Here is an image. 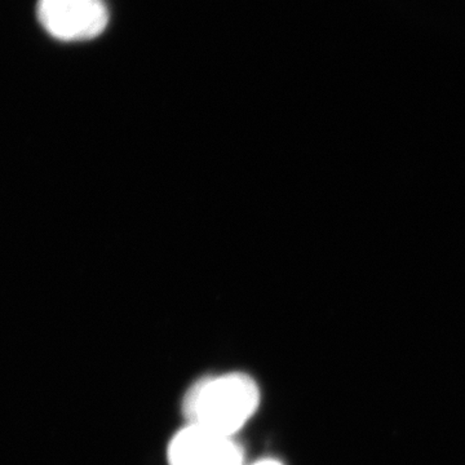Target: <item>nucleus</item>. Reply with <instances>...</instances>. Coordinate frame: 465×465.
I'll return each mask as SVG.
<instances>
[{"instance_id":"obj_1","label":"nucleus","mask_w":465,"mask_h":465,"mask_svg":"<svg viewBox=\"0 0 465 465\" xmlns=\"http://www.w3.org/2000/svg\"><path fill=\"white\" fill-rule=\"evenodd\" d=\"M262 391L249 374L234 371L204 376L193 382L183 399L186 423L217 436L235 437L259 411Z\"/></svg>"},{"instance_id":"obj_2","label":"nucleus","mask_w":465,"mask_h":465,"mask_svg":"<svg viewBox=\"0 0 465 465\" xmlns=\"http://www.w3.org/2000/svg\"><path fill=\"white\" fill-rule=\"evenodd\" d=\"M36 12L42 26L64 42L90 41L109 23L104 0H39Z\"/></svg>"},{"instance_id":"obj_3","label":"nucleus","mask_w":465,"mask_h":465,"mask_svg":"<svg viewBox=\"0 0 465 465\" xmlns=\"http://www.w3.org/2000/svg\"><path fill=\"white\" fill-rule=\"evenodd\" d=\"M217 434L186 423L168 442V465H213Z\"/></svg>"},{"instance_id":"obj_4","label":"nucleus","mask_w":465,"mask_h":465,"mask_svg":"<svg viewBox=\"0 0 465 465\" xmlns=\"http://www.w3.org/2000/svg\"><path fill=\"white\" fill-rule=\"evenodd\" d=\"M250 465H283V463L278 459L266 457L259 459V460L253 461Z\"/></svg>"}]
</instances>
